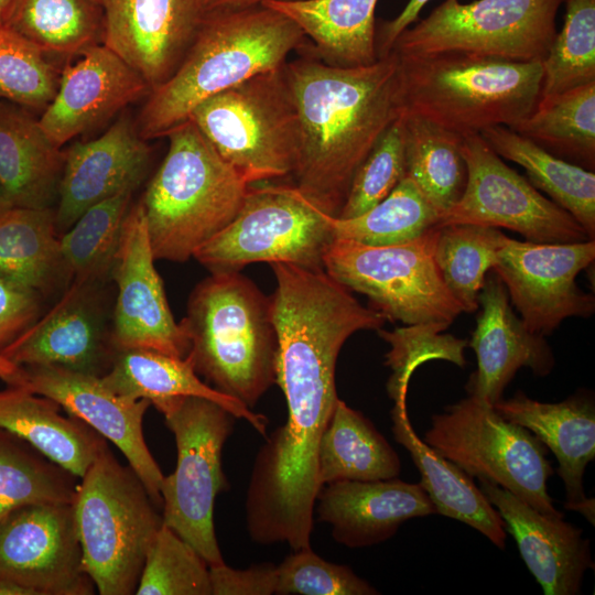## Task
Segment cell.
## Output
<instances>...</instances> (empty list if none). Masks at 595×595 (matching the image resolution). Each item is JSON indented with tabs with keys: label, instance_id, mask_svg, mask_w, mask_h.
I'll return each instance as SVG.
<instances>
[{
	"label": "cell",
	"instance_id": "obj_51",
	"mask_svg": "<svg viewBox=\"0 0 595 595\" xmlns=\"http://www.w3.org/2000/svg\"><path fill=\"white\" fill-rule=\"evenodd\" d=\"M269 0H204L205 13L215 10L244 9L262 4Z\"/></svg>",
	"mask_w": 595,
	"mask_h": 595
},
{
	"label": "cell",
	"instance_id": "obj_19",
	"mask_svg": "<svg viewBox=\"0 0 595 595\" xmlns=\"http://www.w3.org/2000/svg\"><path fill=\"white\" fill-rule=\"evenodd\" d=\"M102 44L151 91L181 64L205 15L204 0H105Z\"/></svg>",
	"mask_w": 595,
	"mask_h": 595
},
{
	"label": "cell",
	"instance_id": "obj_43",
	"mask_svg": "<svg viewBox=\"0 0 595 595\" xmlns=\"http://www.w3.org/2000/svg\"><path fill=\"white\" fill-rule=\"evenodd\" d=\"M138 595H212L209 565L162 523L145 556Z\"/></svg>",
	"mask_w": 595,
	"mask_h": 595
},
{
	"label": "cell",
	"instance_id": "obj_2",
	"mask_svg": "<svg viewBox=\"0 0 595 595\" xmlns=\"http://www.w3.org/2000/svg\"><path fill=\"white\" fill-rule=\"evenodd\" d=\"M305 35L263 4L206 12L172 76L149 94L136 122L144 140L165 137L205 99L283 66Z\"/></svg>",
	"mask_w": 595,
	"mask_h": 595
},
{
	"label": "cell",
	"instance_id": "obj_42",
	"mask_svg": "<svg viewBox=\"0 0 595 595\" xmlns=\"http://www.w3.org/2000/svg\"><path fill=\"white\" fill-rule=\"evenodd\" d=\"M448 326L442 322H428L396 327L392 331H377L390 345L385 365L392 370L387 381V392L393 402L407 400L410 379L424 363L445 360L461 368L465 367L464 349L468 346V340L443 334Z\"/></svg>",
	"mask_w": 595,
	"mask_h": 595
},
{
	"label": "cell",
	"instance_id": "obj_12",
	"mask_svg": "<svg viewBox=\"0 0 595 595\" xmlns=\"http://www.w3.org/2000/svg\"><path fill=\"white\" fill-rule=\"evenodd\" d=\"M564 0H444L407 28L391 52L399 56L465 53L513 62L542 61L556 34Z\"/></svg>",
	"mask_w": 595,
	"mask_h": 595
},
{
	"label": "cell",
	"instance_id": "obj_17",
	"mask_svg": "<svg viewBox=\"0 0 595 595\" xmlns=\"http://www.w3.org/2000/svg\"><path fill=\"white\" fill-rule=\"evenodd\" d=\"M154 261L139 201L132 203L125 218L110 270L117 291L111 340L116 349H151L185 358L190 340L173 317Z\"/></svg>",
	"mask_w": 595,
	"mask_h": 595
},
{
	"label": "cell",
	"instance_id": "obj_53",
	"mask_svg": "<svg viewBox=\"0 0 595 595\" xmlns=\"http://www.w3.org/2000/svg\"><path fill=\"white\" fill-rule=\"evenodd\" d=\"M14 206L8 193L0 183V218H2Z\"/></svg>",
	"mask_w": 595,
	"mask_h": 595
},
{
	"label": "cell",
	"instance_id": "obj_41",
	"mask_svg": "<svg viewBox=\"0 0 595 595\" xmlns=\"http://www.w3.org/2000/svg\"><path fill=\"white\" fill-rule=\"evenodd\" d=\"M562 30L541 61V96L595 82V0H565Z\"/></svg>",
	"mask_w": 595,
	"mask_h": 595
},
{
	"label": "cell",
	"instance_id": "obj_3",
	"mask_svg": "<svg viewBox=\"0 0 595 595\" xmlns=\"http://www.w3.org/2000/svg\"><path fill=\"white\" fill-rule=\"evenodd\" d=\"M180 324L190 340L186 357L214 389L252 409L275 383L271 300L239 271L202 280Z\"/></svg>",
	"mask_w": 595,
	"mask_h": 595
},
{
	"label": "cell",
	"instance_id": "obj_37",
	"mask_svg": "<svg viewBox=\"0 0 595 595\" xmlns=\"http://www.w3.org/2000/svg\"><path fill=\"white\" fill-rule=\"evenodd\" d=\"M77 477L31 444L0 429V520L35 504H73Z\"/></svg>",
	"mask_w": 595,
	"mask_h": 595
},
{
	"label": "cell",
	"instance_id": "obj_10",
	"mask_svg": "<svg viewBox=\"0 0 595 595\" xmlns=\"http://www.w3.org/2000/svg\"><path fill=\"white\" fill-rule=\"evenodd\" d=\"M333 218L295 185H249L234 219L193 258L210 272L239 271L256 262L324 270Z\"/></svg>",
	"mask_w": 595,
	"mask_h": 595
},
{
	"label": "cell",
	"instance_id": "obj_1",
	"mask_svg": "<svg viewBox=\"0 0 595 595\" xmlns=\"http://www.w3.org/2000/svg\"><path fill=\"white\" fill-rule=\"evenodd\" d=\"M398 65L393 52L366 66L310 56L284 64L300 128L294 185L332 217L361 162L401 113Z\"/></svg>",
	"mask_w": 595,
	"mask_h": 595
},
{
	"label": "cell",
	"instance_id": "obj_18",
	"mask_svg": "<svg viewBox=\"0 0 595 595\" xmlns=\"http://www.w3.org/2000/svg\"><path fill=\"white\" fill-rule=\"evenodd\" d=\"M23 368L28 389L54 400L122 452L154 505L162 509L160 489L164 475L149 451L142 430L150 401L119 396L98 376L57 366Z\"/></svg>",
	"mask_w": 595,
	"mask_h": 595
},
{
	"label": "cell",
	"instance_id": "obj_4",
	"mask_svg": "<svg viewBox=\"0 0 595 595\" xmlns=\"http://www.w3.org/2000/svg\"><path fill=\"white\" fill-rule=\"evenodd\" d=\"M397 56L401 112L461 136L496 126L511 128L540 99L541 61L465 53Z\"/></svg>",
	"mask_w": 595,
	"mask_h": 595
},
{
	"label": "cell",
	"instance_id": "obj_40",
	"mask_svg": "<svg viewBox=\"0 0 595 595\" xmlns=\"http://www.w3.org/2000/svg\"><path fill=\"white\" fill-rule=\"evenodd\" d=\"M133 192H121L91 206L60 236L61 252L71 281L110 280Z\"/></svg>",
	"mask_w": 595,
	"mask_h": 595
},
{
	"label": "cell",
	"instance_id": "obj_46",
	"mask_svg": "<svg viewBox=\"0 0 595 595\" xmlns=\"http://www.w3.org/2000/svg\"><path fill=\"white\" fill-rule=\"evenodd\" d=\"M379 592L349 566L331 563L311 547L294 550L277 566L274 594L376 595Z\"/></svg>",
	"mask_w": 595,
	"mask_h": 595
},
{
	"label": "cell",
	"instance_id": "obj_29",
	"mask_svg": "<svg viewBox=\"0 0 595 595\" xmlns=\"http://www.w3.org/2000/svg\"><path fill=\"white\" fill-rule=\"evenodd\" d=\"M0 429L24 440L77 478L107 445L88 424L63 415L57 402L25 387L0 390Z\"/></svg>",
	"mask_w": 595,
	"mask_h": 595
},
{
	"label": "cell",
	"instance_id": "obj_36",
	"mask_svg": "<svg viewBox=\"0 0 595 595\" xmlns=\"http://www.w3.org/2000/svg\"><path fill=\"white\" fill-rule=\"evenodd\" d=\"M104 24L96 0H17L4 25L45 55L77 56L102 43Z\"/></svg>",
	"mask_w": 595,
	"mask_h": 595
},
{
	"label": "cell",
	"instance_id": "obj_48",
	"mask_svg": "<svg viewBox=\"0 0 595 595\" xmlns=\"http://www.w3.org/2000/svg\"><path fill=\"white\" fill-rule=\"evenodd\" d=\"M209 577L212 595H270L275 591L277 566L261 563L238 570L223 563L209 566Z\"/></svg>",
	"mask_w": 595,
	"mask_h": 595
},
{
	"label": "cell",
	"instance_id": "obj_33",
	"mask_svg": "<svg viewBox=\"0 0 595 595\" xmlns=\"http://www.w3.org/2000/svg\"><path fill=\"white\" fill-rule=\"evenodd\" d=\"M480 136L500 156L522 166L527 180L570 213L595 239V174L561 159L505 126L485 129Z\"/></svg>",
	"mask_w": 595,
	"mask_h": 595
},
{
	"label": "cell",
	"instance_id": "obj_54",
	"mask_svg": "<svg viewBox=\"0 0 595 595\" xmlns=\"http://www.w3.org/2000/svg\"><path fill=\"white\" fill-rule=\"evenodd\" d=\"M17 0H0V24H6Z\"/></svg>",
	"mask_w": 595,
	"mask_h": 595
},
{
	"label": "cell",
	"instance_id": "obj_52",
	"mask_svg": "<svg viewBox=\"0 0 595 595\" xmlns=\"http://www.w3.org/2000/svg\"><path fill=\"white\" fill-rule=\"evenodd\" d=\"M0 595H34L30 589L10 582L4 578H0Z\"/></svg>",
	"mask_w": 595,
	"mask_h": 595
},
{
	"label": "cell",
	"instance_id": "obj_21",
	"mask_svg": "<svg viewBox=\"0 0 595 595\" xmlns=\"http://www.w3.org/2000/svg\"><path fill=\"white\" fill-rule=\"evenodd\" d=\"M151 159L147 140L122 113L101 136L64 151L55 223L60 236L88 208L125 191H136Z\"/></svg>",
	"mask_w": 595,
	"mask_h": 595
},
{
	"label": "cell",
	"instance_id": "obj_38",
	"mask_svg": "<svg viewBox=\"0 0 595 595\" xmlns=\"http://www.w3.org/2000/svg\"><path fill=\"white\" fill-rule=\"evenodd\" d=\"M434 258L441 277L463 312L479 309L478 295L497 260L504 234L473 224L437 225Z\"/></svg>",
	"mask_w": 595,
	"mask_h": 595
},
{
	"label": "cell",
	"instance_id": "obj_26",
	"mask_svg": "<svg viewBox=\"0 0 595 595\" xmlns=\"http://www.w3.org/2000/svg\"><path fill=\"white\" fill-rule=\"evenodd\" d=\"M115 393L145 399L163 413L185 397L212 400L235 418L246 420L266 436L268 419L201 380L187 357L178 358L142 348L117 349L109 370L100 377Z\"/></svg>",
	"mask_w": 595,
	"mask_h": 595
},
{
	"label": "cell",
	"instance_id": "obj_22",
	"mask_svg": "<svg viewBox=\"0 0 595 595\" xmlns=\"http://www.w3.org/2000/svg\"><path fill=\"white\" fill-rule=\"evenodd\" d=\"M480 312L468 340L477 368L466 385L468 394L495 404L518 370L526 367L536 376H548L555 357L545 336L531 332L517 316L506 286L489 271L478 295Z\"/></svg>",
	"mask_w": 595,
	"mask_h": 595
},
{
	"label": "cell",
	"instance_id": "obj_11",
	"mask_svg": "<svg viewBox=\"0 0 595 595\" xmlns=\"http://www.w3.org/2000/svg\"><path fill=\"white\" fill-rule=\"evenodd\" d=\"M162 414L177 448L175 470L163 477L160 489L163 524L187 541L209 566L223 564L214 504L217 495L229 488L221 452L235 416L199 397L182 398Z\"/></svg>",
	"mask_w": 595,
	"mask_h": 595
},
{
	"label": "cell",
	"instance_id": "obj_20",
	"mask_svg": "<svg viewBox=\"0 0 595 595\" xmlns=\"http://www.w3.org/2000/svg\"><path fill=\"white\" fill-rule=\"evenodd\" d=\"M76 57L61 71L56 94L39 118L57 148L151 93L143 77L102 43Z\"/></svg>",
	"mask_w": 595,
	"mask_h": 595
},
{
	"label": "cell",
	"instance_id": "obj_49",
	"mask_svg": "<svg viewBox=\"0 0 595 595\" xmlns=\"http://www.w3.org/2000/svg\"><path fill=\"white\" fill-rule=\"evenodd\" d=\"M430 0H409L401 12L393 19L385 21L376 29V48L378 58L387 56L396 39L418 20L421 10Z\"/></svg>",
	"mask_w": 595,
	"mask_h": 595
},
{
	"label": "cell",
	"instance_id": "obj_30",
	"mask_svg": "<svg viewBox=\"0 0 595 595\" xmlns=\"http://www.w3.org/2000/svg\"><path fill=\"white\" fill-rule=\"evenodd\" d=\"M379 0H269L292 20L331 65L366 66L378 60L375 10Z\"/></svg>",
	"mask_w": 595,
	"mask_h": 595
},
{
	"label": "cell",
	"instance_id": "obj_47",
	"mask_svg": "<svg viewBox=\"0 0 595 595\" xmlns=\"http://www.w3.org/2000/svg\"><path fill=\"white\" fill-rule=\"evenodd\" d=\"M42 299L39 293L0 277V351L42 315Z\"/></svg>",
	"mask_w": 595,
	"mask_h": 595
},
{
	"label": "cell",
	"instance_id": "obj_7",
	"mask_svg": "<svg viewBox=\"0 0 595 595\" xmlns=\"http://www.w3.org/2000/svg\"><path fill=\"white\" fill-rule=\"evenodd\" d=\"M188 119L249 185L295 169L300 128L284 65L205 99Z\"/></svg>",
	"mask_w": 595,
	"mask_h": 595
},
{
	"label": "cell",
	"instance_id": "obj_14",
	"mask_svg": "<svg viewBox=\"0 0 595 595\" xmlns=\"http://www.w3.org/2000/svg\"><path fill=\"white\" fill-rule=\"evenodd\" d=\"M595 259V239L539 244L501 239L491 271L507 289L509 300L527 327L547 336L570 317H591L595 298L576 283Z\"/></svg>",
	"mask_w": 595,
	"mask_h": 595
},
{
	"label": "cell",
	"instance_id": "obj_25",
	"mask_svg": "<svg viewBox=\"0 0 595 595\" xmlns=\"http://www.w3.org/2000/svg\"><path fill=\"white\" fill-rule=\"evenodd\" d=\"M317 519L332 527L336 542L357 549L379 544L405 521L436 513L420 484L398 479L339 480L323 485Z\"/></svg>",
	"mask_w": 595,
	"mask_h": 595
},
{
	"label": "cell",
	"instance_id": "obj_15",
	"mask_svg": "<svg viewBox=\"0 0 595 595\" xmlns=\"http://www.w3.org/2000/svg\"><path fill=\"white\" fill-rule=\"evenodd\" d=\"M0 578L34 595H90L73 504H35L0 520Z\"/></svg>",
	"mask_w": 595,
	"mask_h": 595
},
{
	"label": "cell",
	"instance_id": "obj_31",
	"mask_svg": "<svg viewBox=\"0 0 595 595\" xmlns=\"http://www.w3.org/2000/svg\"><path fill=\"white\" fill-rule=\"evenodd\" d=\"M0 277L43 298L68 285L53 207H13L0 218Z\"/></svg>",
	"mask_w": 595,
	"mask_h": 595
},
{
	"label": "cell",
	"instance_id": "obj_55",
	"mask_svg": "<svg viewBox=\"0 0 595 595\" xmlns=\"http://www.w3.org/2000/svg\"><path fill=\"white\" fill-rule=\"evenodd\" d=\"M99 4H104L105 0H96Z\"/></svg>",
	"mask_w": 595,
	"mask_h": 595
},
{
	"label": "cell",
	"instance_id": "obj_24",
	"mask_svg": "<svg viewBox=\"0 0 595 595\" xmlns=\"http://www.w3.org/2000/svg\"><path fill=\"white\" fill-rule=\"evenodd\" d=\"M494 409L506 420L536 435L558 459L556 473L565 489L564 507L580 512L594 526L595 501L585 495L583 478L595 458V405L589 393L578 392L555 402H541L518 390Z\"/></svg>",
	"mask_w": 595,
	"mask_h": 595
},
{
	"label": "cell",
	"instance_id": "obj_44",
	"mask_svg": "<svg viewBox=\"0 0 595 595\" xmlns=\"http://www.w3.org/2000/svg\"><path fill=\"white\" fill-rule=\"evenodd\" d=\"M60 76L44 53L0 24V99L42 112L56 94Z\"/></svg>",
	"mask_w": 595,
	"mask_h": 595
},
{
	"label": "cell",
	"instance_id": "obj_45",
	"mask_svg": "<svg viewBox=\"0 0 595 595\" xmlns=\"http://www.w3.org/2000/svg\"><path fill=\"white\" fill-rule=\"evenodd\" d=\"M399 117L357 169L338 218H353L367 212L387 197L405 175Z\"/></svg>",
	"mask_w": 595,
	"mask_h": 595
},
{
	"label": "cell",
	"instance_id": "obj_27",
	"mask_svg": "<svg viewBox=\"0 0 595 595\" xmlns=\"http://www.w3.org/2000/svg\"><path fill=\"white\" fill-rule=\"evenodd\" d=\"M63 163L33 111L0 99V183L14 206L52 207Z\"/></svg>",
	"mask_w": 595,
	"mask_h": 595
},
{
	"label": "cell",
	"instance_id": "obj_13",
	"mask_svg": "<svg viewBox=\"0 0 595 595\" xmlns=\"http://www.w3.org/2000/svg\"><path fill=\"white\" fill-rule=\"evenodd\" d=\"M467 182L461 198L440 215L439 225L473 224L507 228L539 244L591 239L565 209L508 166L480 133L463 136Z\"/></svg>",
	"mask_w": 595,
	"mask_h": 595
},
{
	"label": "cell",
	"instance_id": "obj_8",
	"mask_svg": "<svg viewBox=\"0 0 595 595\" xmlns=\"http://www.w3.org/2000/svg\"><path fill=\"white\" fill-rule=\"evenodd\" d=\"M423 441L470 477L507 489L536 510L564 518L548 493V448L530 431L468 394L432 415Z\"/></svg>",
	"mask_w": 595,
	"mask_h": 595
},
{
	"label": "cell",
	"instance_id": "obj_5",
	"mask_svg": "<svg viewBox=\"0 0 595 595\" xmlns=\"http://www.w3.org/2000/svg\"><path fill=\"white\" fill-rule=\"evenodd\" d=\"M140 199L155 260L185 262L237 215L249 184L187 119Z\"/></svg>",
	"mask_w": 595,
	"mask_h": 595
},
{
	"label": "cell",
	"instance_id": "obj_35",
	"mask_svg": "<svg viewBox=\"0 0 595 595\" xmlns=\"http://www.w3.org/2000/svg\"><path fill=\"white\" fill-rule=\"evenodd\" d=\"M510 129L552 154L593 171L595 82L559 94L541 96L534 109Z\"/></svg>",
	"mask_w": 595,
	"mask_h": 595
},
{
	"label": "cell",
	"instance_id": "obj_50",
	"mask_svg": "<svg viewBox=\"0 0 595 595\" xmlns=\"http://www.w3.org/2000/svg\"><path fill=\"white\" fill-rule=\"evenodd\" d=\"M0 380L7 386L28 388V379L24 368L11 363L1 353Z\"/></svg>",
	"mask_w": 595,
	"mask_h": 595
},
{
	"label": "cell",
	"instance_id": "obj_32",
	"mask_svg": "<svg viewBox=\"0 0 595 595\" xmlns=\"http://www.w3.org/2000/svg\"><path fill=\"white\" fill-rule=\"evenodd\" d=\"M400 458L374 423L338 399L320 439L318 479L323 485L339 480H379L399 476Z\"/></svg>",
	"mask_w": 595,
	"mask_h": 595
},
{
	"label": "cell",
	"instance_id": "obj_9",
	"mask_svg": "<svg viewBox=\"0 0 595 595\" xmlns=\"http://www.w3.org/2000/svg\"><path fill=\"white\" fill-rule=\"evenodd\" d=\"M437 229L434 226L415 239L389 246L334 239L323 268L349 291L366 295L369 307L386 321L451 325L463 310L435 262Z\"/></svg>",
	"mask_w": 595,
	"mask_h": 595
},
{
	"label": "cell",
	"instance_id": "obj_34",
	"mask_svg": "<svg viewBox=\"0 0 595 595\" xmlns=\"http://www.w3.org/2000/svg\"><path fill=\"white\" fill-rule=\"evenodd\" d=\"M399 119L405 175L442 215L461 198L466 186L463 136L413 113L401 112Z\"/></svg>",
	"mask_w": 595,
	"mask_h": 595
},
{
	"label": "cell",
	"instance_id": "obj_28",
	"mask_svg": "<svg viewBox=\"0 0 595 595\" xmlns=\"http://www.w3.org/2000/svg\"><path fill=\"white\" fill-rule=\"evenodd\" d=\"M390 413L394 440L410 453L421 475L420 485L436 513L472 527L497 548L505 549V521L469 475L418 436L408 415L407 400L394 401Z\"/></svg>",
	"mask_w": 595,
	"mask_h": 595
},
{
	"label": "cell",
	"instance_id": "obj_6",
	"mask_svg": "<svg viewBox=\"0 0 595 595\" xmlns=\"http://www.w3.org/2000/svg\"><path fill=\"white\" fill-rule=\"evenodd\" d=\"M80 479L73 508L84 569L101 595L136 594L162 513L108 444Z\"/></svg>",
	"mask_w": 595,
	"mask_h": 595
},
{
	"label": "cell",
	"instance_id": "obj_39",
	"mask_svg": "<svg viewBox=\"0 0 595 595\" xmlns=\"http://www.w3.org/2000/svg\"><path fill=\"white\" fill-rule=\"evenodd\" d=\"M439 213L407 175L381 202L353 218L332 219L334 239L367 246L405 242L439 225Z\"/></svg>",
	"mask_w": 595,
	"mask_h": 595
},
{
	"label": "cell",
	"instance_id": "obj_23",
	"mask_svg": "<svg viewBox=\"0 0 595 595\" xmlns=\"http://www.w3.org/2000/svg\"><path fill=\"white\" fill-rule=\"evenodd\" d=\"M478 482L543 593L580 594L586 571L594 569L591 542L583 536V530L563 518L536 510L505 488L487 480Z\"/></svg>",
	"mask_w": 595,
	"mask_h": 595
},
{
	"label": "cell",
	"instance_id": "obj_16",
	"mask_svg": "<svg viewBox=\"0 0 595 595\" xmlns=\"http://www.w3.org/2000/svg\"><path fill=\"white\" fill-rule=\"evenodd\" d=\"M108 281L73 279L53 307L0 353L20 367L57 366L104 376L117 350Z\"/></svg>",
	"mask_w": 595,
	"mask_h": 595
}]
</instances>
